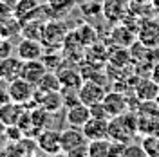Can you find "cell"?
<instances>
[{"mask_svg": "<svg viewBox=\"0 0 159 157\" xmlns=\"http://www.w3.org/2000/svg\"><path fill=\"white\" fill-rule=\"evenodd\" d=\"M138 132H139L138 114H134L130 110L109 119V137L112 141L130 143V141H134Z\"/></svg>", "mask_w": 159, "mask_h": 157, "instance_id": "cell-1", "label": "cell"}, {"mask_svg": "<svg viewBox=\"0 0 159 157\" xmlns=\"http://www.w3.org/2000/svg\"><path fill=\"white\" fill-rule=\"evenodd\" d=\"M61 154L67 157H89V139L85 137L83 130L69 127L60 132Z\"/></svg>", "mask_w": 159, "mask_h": 157, "instance_id": "cell-2", "label": "cell"}, {"mask_svg": "<svg viewBox=\"0 0 159 157\" xmlns=\"http://www.w3.org/2000/svg\"><path fill=\"white\" fill-rule=\"evenodd\" d=\"M67 29H65V24L60 18H51L45 22L43 25V36H42V43L45 49H60L63 43H65V38H67Z\"/></svg>", "mask_w": 159, "mask_h": 157, "instance_id": "cell-3", "label": "cell"}, {"mask_svg": "<svg viewBox=\"0 0 159 157\" xmlns=\"http://www.w3.org/2000/svg\"><path fill=\"white\" fill-rule=\"evenodd\" d=\"M34 92H36V85L29 83L24 78H16L7 83V94H9L11 101H16L22 105H27L29 101L34 99Z\"/></svg>", "mask_w": 159, "mask_h": 157, "instance_id": "cell-4", "label": "cell"}, {"mask_svg": "<svg viewBox=\"0 0 159 157\" xmlns=\"http://www.w3.org/2000/svg\"><path fill=\"white\" fill-rule=\"evenodd\" d=\"M107 90L105 87L98 83L96 79H83V83L78 87V96H80V101L85 103L87 107L94 105V103H101L103 98H105Z\"/></svg>", "mask_w": 159, "mask_h": 157, "instance_id": "cell-5", "label": "cell"}, {"mask_svg": "<svg viewBox=\"0 0 159 157\" xmlns=\"http://www.w3.org/2000/svg\"><path fill=\"white\" fill-rule=\"evenodd\" d=\"M36 145L38 150L47 154V155H56L61 154V143H60V132L54 128H42L36 136Z\"/></svg>", "mask_w": 159, "mask_h": 157, "instance_id": "cell-6", "label": "cell"}, {"mask_svg": "<svg viewBox=\"0 0 159 157\" xmlns=\"http://www.w3.org/2000/svg\"><path fill=\"white\" fill-rule=\"evenodd\" d=\"M138 42L143 45L159 49V22L154 18H145L139 22L138 29Z\"/></svg>", "mask_w": 159, "mask_h": 157, "instance_id": "cell-7", "label": "cell"}, {"mask_svg": "<svg viewBox=\"0 0 159 157\" xmlns=\"http://www.w3.org/2000/svg\"><path fill=\"white\" fill-rule=\"evenodd\" d=\"M101 13L107 22L110 24H119L127 18L129 15V2L125 0H103L101 4Z\"/></svg>", "mask_w": 159, "mask_h": 157, "instance_id": "cell-8", "label": "cell"}, {"mask_svg": "<svg viewBox=\"0 0 159 157\" xmlns=\"http://www.w3.org/2000/svg\"><path fill=\"white\" fill-rule=\"evenodd\" d=\"M34 103L38 107L45 108L51 114H56L63 107V96L60 90H38L34 92Z\"/></svg>", "mask_w": 159, "mask_h": 157, "instance_id": "cell-9", "label": "cell"}, {"mask_svg": "<svg viewBox=\"0 0 159 157\" xmlns=\"http://www.w3.org/2000/svg\"><path fill=\"white\" fill-rule=\"evenodd\" d=\"M45 52L43 43L38 40H31V38H22L16 47V56L22 58L24 61H29V60H42Z\"/></svg>", "mask_w": 159, "mask_h": 157, "instance_id": "cell-10", "label": "cell"}, {"mask_svg": "<svg viewBox=\"0 0 159 157\" xmlns=\"http://www.w3.org/2000/svg\"><path fill=\"white\" fill-rule=\"evenodd\" d=\"M103 105L107 108L110 118L119 116V114H125L130 110V101L125 94L121 92H107L105 98H103Z\"/></svg>", "mask_w": 159, "mask_h": 157, "instance_id": "cell-11", "label": "cell"}, {"mask_svg": "<svg viewBox=\"0 0 159 157\" xmlns=\"http://www.w3.org/2000/svg\"><path fill=\"white\" fill-rule=\"evenodd\" d=\"M85 137L89 141H94V139H105L109 137V119H101V118H92L81 127Z\"/></svg>", "mask_w": 159, "mask_h": 157, "instance_id": "cell-12", "label": "cell"}, {"mask_svg": "<svg viewBox=\"0 0 159 157\" xmlns=\"http://www.w3.org/2000/svg\"><path fill=\"white\" fill-rule=\"evenodd\" d=\"M22 65H24V60L22 58H15V56H6V58L0 60V79L4 81H13V79L20 78L22 74Z\"/></svg>", "mask_w": 159, "mask_h": 157, "instance_id": "cell-13", "label": "cell"}, {"mask_svg": "<svg viewBox=\"0 0 159 157\" xmlns=\"http://www.w3.org/2000/svg\"><path fill=\"white\" fill-rule=\"evenodd\" d=\"M47 70H49V69L45 67V63H43L42 60H29V61H24L20 78L27 79L29 83L36 85L40 79L43 78V74H45Z\"/></svg>", "mask_w": 159, "mask_h": 157, "instance_id": "cell-14", "label": "cell"}, {"mask_svg": "<svg viewBox=\"0 0 159 157\" xmlns=\"http://www.w3.org/2000/svg\"><path fill=\"white\" fill-rule=\"evenodd\" d=\"M65 119L69 123V127H76V128H81L87 121L90 119V110L85 103H76L72 107L67 108V114H65Z\"/></svg>", "mask_w": 159, "mask_h": 157, "instance_id": "cell-15", "label": "cell"}, {"mask_svg": "<svg viewBox=\"0 0 159 157\" xmlns=\"http://www.w3.org/2000/svg\"><path fill=\"white\" fill-rule=\"evenodd\" d=\"M25 108H27V105H22V103H16V101L7 99L6 103L0 105V119L6 125H16L20 116L24 114Z\"/></svg>", "mask_w": 159, "mask_h": 157, "instance_id": "cell-16", "label": "cell"}, {"mask_svg": "<svg viewBox=\"0 0 159 157\" xmlns=\"http://www.w3.org/2000/svg\"><path fill=\"white\" fill-rule=\"evenodd\" d=\"M40 4H42V2H38V0H18L16 6L13 7V15H15V18H18L20 22L31 20L34 16V13H36Z\"/></svg>", "mask_w": 159, "mask_h": 157, "instance_id": "cell-17", "label": "cell"}, {"mask_svg": "<svg viewBox=\"0 0 159 157\" xmlns=\"http://www.w3.org/2000/svg\"><path fill=\"white\" fill-rule=\"evenodd\" d=\"M159 94V85L154 81L152 78L141 79L136 87V96H138L139 101H152L156 99Z\"/></svg>", "mask_w": 159, "mask_h": 157, "instance_id": "cell-18", "label": "cell"}, {"mask_svg": "<svg viewBox=\"0 0 159 157\" xmlns=\"http://www.w3.org/2000/svg\"><path fill=\"white\" fill-rule=\"evenodd\" d=\"M43 25H45V22H42V20H25V22H22V38H31V40L42 42Z\"/></svg>", "mask_w": 159, "mask_h": 157, "instance_id": "cell-19", "label": "cell"}, {"mask_svg": "<svg viewBox=\"0 0 159 157\" xmlns=\"http://www.w3.org/2000/svg\"><path fill=\"white\" fill-rule=\"evenodd\" d=\"M110 143H112L110 137L89 141V157H109L110 155Z\"/></svg>", "mask_w": 159, "mask_h": 157, "instance_id": "cell-20", "label": "cell"}, {"mask_svg": "<svg viewBox=\"0 0 159 157\" xmlns=\"http://www.w3.org/2000/svg\"><path fill=\"white\" fill-rule=\"evenodd\" d=\"M45 2L49 4L54 18H61L63 15H69V11L76 6V0H45Z\"/></svg>", "mask_w": 159, "mask_h": 157, "instance_id": "cell-21", "label": "cell"}, {"mask_svg": "<svg viewBox=\"0 0 159 157\" xmlns=\"http://www.w3.org/2000/svg\"><path fill=\"white\" fill-rule=\"evenodd\" d=\"M36 88H38V90H61V81H60L56 72L47 70V72L43 74V78L36 83Z\"/></svg>", "mask_w": 159, "mask_h": 157, "instance_id": "cell-22", "label": "cell"}, {"mask_svg": "<svg viewBox=\"0 0 159 157\" xmlns=\"http://www.w3.org/2000/svg\"><path fill=\"white\" fill-rule=\"evenodd\" d=\"M143 148H145V154L150 157H157L159 155V136L154 134H147L143 139Z\"/></svg>", "mask_w": 159, "mask_h": 157, "instance_id": "cell-23", "label": "cell"}, {"mask_svg": "<svg viewBox=\"0 0 159 157\" xmlns=\"http://www.w3.org/2000/svg\"><path fill=\"white\" fill-rule=\"evenodd\" d=\"M143 157L147 155L145 154V148H143V145H138V143H127V146H125V154H123V157Z\"/></svg>", "mask_w": 159, "mask_h": 157, "instance_id": "cell-24", "label": "cell"}, {"mask_svg": "<svg viewBox=\"0 0 159 157\" xmlns=\"http://www.w3.org/2000/svg\"><path fill=\"white\" fill-rule=\"evenodd\" d=\"M89 110H90V116H92V118L110 119L109 112H107V108H105V105H103V101H101V103H94V105H90Z\"/></svg>", "mask_w": 159, "mask_h": 157, "instance_id": "cell-25", "label": "cell"}, {"mask_svg": "<svg viewBox=\"0 0 159 157\" xmlns=\"http://www.w3.org/2000/svg\"><path fill=\"white\" fill-rule=\"evenodd\" d=\"M103 4V2H101ZM101 4H96V0H90L89 4L87 2H81L80 4V7H81V13H85V15H98L101 13Z\"/></svg>", "mask_w": 159, "mask_h": 157, "instance_id": "cell-26", "label": "cell"}, {"mask_svg": "<svg viewBox=\"0 0 159 157\" xmlns=\"http://www.w3.org/2000/svg\"><path fill=\"white\" fill-rule=\"evenodd\" d=\"M119 31H121V25H119ZM118 27H116V29H114V33H112V38H114V42H118ZM123 38L127 40V42H129V45L130 43H132V42H134V34H132V33H129V31H125V34H123Z\"/></svg>", "mask_w": 159, "mask_h": 157, "instance_id": "cell-27", "label": "cell"}, {"mask_svg": "<svg viewBox=\"0 0 159 157\" xmlns=\"http://www.w3.org/2000/svg\"><path fill=\"white\" fill-rule=\"evenodd\" d=\"M150 78L154 79L156 83L159 85V61L156 63V65H152V72H150Z\"/></svg>", "mask_w": 159, "mask_h": 157, "instance_id": "cell-28", "label": "cell"}, {"mask_svg": "<svg viewBox=\"0 0 159 157\" xmlns=\"http://www.w3.org/2000/svg\"><path fill=\"white\" fill-rule=\"evenodd\" d=\"M6 128H7V125H6V123H4V121L0 119V139L6 136Z\"/></svg>", "mask_w": 159, "mask_h": 157, "instance_id": "cell-29", "label": "cell"}, {"mask_svg": "<svg viewBox=\"0 0 159 157\" xmlns=\"http://www.w3.org/2000/svg\"><path fill=\"white\" fill-rule=\"evenodd\" d=\"M0 2H2V4H7V6H11V7H15L18 0H0Z\"/></svg>", "mask_w": 159, "mask_h": 157, "instance_id": "cell-30", "label": "cell"}, {"mask_svg": "<svg viewBox=\"0 0 159 157\" xmlns=\"http://www.w3.org/2000/svg\"><path fill=\"white\" fill-rule=\"evenodd\" d=\"M150 4H152V7L156 11H159V0H150Z\"/></svg>", "mask_w": 159, "mask_h": 157, "instance_id": "cell-31", "label": "cell"}, {"mask_svg": "<svg viewBox=\"0 0 159 157\" xmlns=\"http://www.w3.org/2000/svg\"><path fill=\"white\" fill-rule=\"evenodd\" d=\"M130 2H134V4H148L150 0H130Z\"/></svg>", "mask_w": 159, "mask_h": 157, "instance_id": "cell-32", "label": "cell"}, {"mask_svg": "<svg viewBox=\"0 0 159 157\" xmlns=\"http://www.w3.org/2000/svg\"><path fill=\"white\" fill-rule=\"evenodd\" d=\"M156 101H157V105H159V94H157V98H156Z\"/></svg>", "mask_w": 159, "mask_h": 157, "instance_id": "cell-33", "label": "cell"}, {"mask_svg": "<svg viewBox=\"0 0 159 157\" xmlns=\"http://www.w3.org/2000/svg\"><path fill=\"white\" fill-rule=\"evenodd\" d=\"M38 2H43V0H38Z\"/></svg>", "mask_w": 159, "mask_h": 157, "instance_id": "cell-34", "label": "cell"}]
</instances>
